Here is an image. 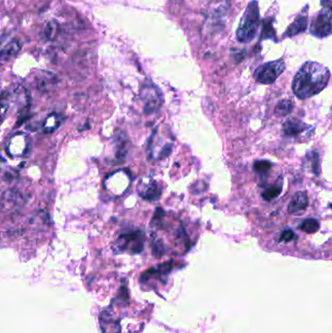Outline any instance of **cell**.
<instances>
[{
    "label": "cell",
    "instance_id": "1",
    "mask_svg": "<svg viewBox=\"0 0 332 333\" xmlns=\"http://www.w3.org/2000/svg\"><path fill=\"white\" fill-rule=\"evenodd\" d=\"M330 79L331 72L328 67L317 62H307L294 76L293 93L301 100L312 98L328 86Z\"/></svg>",
    "mask_w": 332,
    "mask_h": 333
},
{
    "label": "cell",
    "instance_id": "2",
    "mask_svg": "<svg viewBox=\"0 0 332 333\" xmlns=\"http://www.w3.org/2000/svg\"><path fill=\"white\" fill-rule=\"evenodd\" d=\"M260 15L257 1H250L241 19L237 30V39L241 43L250 42L257 34Z\"/></svg>",
    "mask_w": 332,
    "mask_h": 333
},
{
    "label": "cell",
    "instance_id": "3",
    "mask_svg": "<svg viewBox=\"0 0 332 333\" xmlns=\"http://www.w3.org/2000/svg\"><path fill=\"white\" fill-rule=\"evenodd\" d=\"M140 100L143 103L144 113L148 115L157 112L163 103L161 92L150 82H147L142 86L140 90Z\"/></svg>",
    "mask_w": 332,
    "mask_h": 333
},
{
    "label": "cell",
    "instance_id": "4",
    "mask_svg": "<svg viewBox=\"0 0 332 333\" xmlns=\"http://www.w3.org/2000/svg\"><path fill=\"white\" fill-rule=\"evenodd\" d=\"M286 69V63L280 59L269 62L257 67L254 72V78L258 83L272 84Z\"/></svg>",
    "mask_w": 332,
    "mask_h": 333
},
{
    "label": "cell",
    "instance_id": "5",
    "mask_svg": "<svg viewBox=\"0 0 332 333\" xmlns=\"http://www.w3.org/2000/svg\"><path fill=\"white\" fill-rule=\"evenodd\" d=\"M164 134H159V130H156L151 135L149 140L148 151L150 157L161 160L167 157L172 149L171 136H163Z\"/></svg>",
    "mask_w": 332,
    "mask_h": 333
},
{
    "label": "cell",
    "instance_id": "6",
    "mask_svg": "<svg viewBox=\"0 0 332 333\" xmlns=\"http://www.w3.org/2000/svg\"><path fill=\"white\" fill-rule=\"evenodd\" d=\"M144 236L141 231L135 230L126 232L119 236L116 241V249L118 251H130L132 253L140 252L143 249Z\"/></svg>",
    "mask_w": 332,
    "mask_h": 333
},
{
    "label": "cell",
    "instance_id": "7",
    "mask_svg": "<svg viewBox=\"0 0 332 333\" xmlns=\"http://www.w3.org/2000/svg\"><path fill=\"white\" fill-rule=\"evenodd\" d=\"M311 34L318 38H324L332 34V7H325L313 21Z\"/></svg>",
    "mask_w": 332,
    "mask_h": 333
},
{
    "label": "cell",
    "instance_id": "8",
    "mask_svg": "<svg viewBox=\"0 0 332 333\" xmlns=\"http://www.w3.org/2000/svg\"><path fill=\"white\" fill-rule=\"evenodd\" d=\"M29 149V141L28 137L24 133H17L12 136L7 144L8 153L11 156L20 157L25 156Z\"/></svg>",
    "mask_w": 332,
    "mask_h": 333
},
{
    "label": "cell",
    "instance_id": "9",
    "mask_svg": "<svg viewBox=\"0 0 332 333\" xmlns=\"http://www.w3.org/2000/svg\"><path fill=\"white\" fill-rule=\"evenodd\" d=\"M311 128L313 127L297 118H289L283 124V132L285 135L293 137H297L301 133L308 132Z\"/></svg>",
    "mask_w": 332,
    "mask_h": 333
},
{
    "label": "cell",
    "instance_id": "10",
    "mask_svg": "<svg viewBox=\"0 0 332 333\" xmlns=\"http://www.w3.org/2000/svg\"><path fill=\"white\" fill-rule=\"evenodd\" d=\"M137 190H138V194L143 199L154 200V199H157L160 195V189H159L156 181L151 180L148 177L139 181V184L137 186Z\"/></svg>",
    "mask_w": 332,
    "mask_h": 333
},
{
    "label": "cell",
    "instance_id": "11",
    "mask_svg": "<svg viewBox=\"0 0 332 333\" xmlns=\"http://www.w3.org/2000/svg\"><path fill=\"white\" fill-rule=\"evenodd\" d=\"M308 205L309 200L307 193L305 191H298L292 196V199L289 205L288 210L290 214L294 215L302 214L308 208Z\"/></svg>",
    "mask_w": 332,
    "mask_h": 333
},
{
    "label": "cell",
    "instance_id": "12",
    "mask_svg": "<svg viewBox=\"0 0 332 333\" xmlns=\"http://www.w3.org/2000/svg\"><path fill=\"white\" fill-rule=\"evenodd\" d=\"M307 28H308V18L306 15L301 14L288 28V30L284 34V37H292L303 34L307 30Z\"/></svg>",
    "mask_w": 332,
    "mask_h": 333
},
{
    "label": "cell",
    "instance_id": "13",
    "mask_svg": "<svg viewBox=\"0 0 332 333\" xmlns=\"http://www.w3.org/2000/svg\"><path fill=\"white\" fill-rule=\"evenodd\" d=\"M22 49V44L19 40H12L2 47L1 50V60L2 62L9 61L16 57Z\"/></svg>",
    "mask_w": 332,
    "mask_h": 333
},
{
    "label": "cell",
    "instance_id": "14",
    "mask_svg": "<svg viewBox=\"0 0 332 333\" xmlns=\"http://www.w3.org/2000/svg\"><path fill=\"white\" fill-rule=\"evenodd\" d=\"M60 124H61V117L56 113H52L44 121L43 130L45 133H53L59 128Z\"/></svg>",
    "mask_w": 332,
    "mask_h": 333
},
{
    "label": "cell",
    "instance_id": "15",
    "mask_svg": "<svg viewBox=\"0 0 332 333\" xmlns=\"http://www.w3.org/2000/svg\"><path fill=\"white\" fill-rule=\"evenodd\" d=\"M293 106V101L290 100H282L278 102L275 108V113L280 117L287 116L292 111Z\"/></svg>",
    "mask_w": 332,
    "mask_h": 333
},
{
    "label": "cell",
    "instance_id": "16",
    "mask_svg": "<svg viewBox=\"0 0 332 333\" xmlns=\"http://www.w3.org/2000/svg\"><path fill=\"white\" fill-rule=\"evenodd\" d=\"M320 157H319V154L318 152L316 151H311L309 153H307L306 155V162H307V165L310 167V169L316 173L317 175L319 174L320 172Z\"/></svg>",
    "mask_w": 332,
    "mask_h": 333
},
{
    "label": "cell",
    "instance_id": "17",
    "mask_svg": "<svg viewBox=\"0 0 332 333\" xmlns=\"http://www.w3.org/2000/svg\"><path fill=\"white\" fill-rule=\"evenodd\" d=\"M264 39H272L274 41H277L276 39V33L273 28L272 21L267 19L262 22V31L260 34V40Z\"/></svg>",
    "mask_w": 332,
    "mask_h": 333
},
{
    "label": "cell",
    "instance_id": "18",
    "mask_svg": "<svg viewBox=\"0 0 332 333\" xmlns=\"http://www.w3.org/2000/svg\"><path fill=\"white\" fill-rule=\"evenodd\" d=\"M299 229L308 234L316 233L320 229V222L317 219L309 218L299 225Z\"/></svg>",
    "mask_w": 332,
    "mask_h": 333
},
{
    "label": "cell",
    "instance_id": "19",
    "mask_svg": "<svg viewBox=\"0 0 332 333\" xmlns=\"http://www.w3.org/2000/svg\"><path fill=\"white\" fill-rule=\"evenodd\" d=\"M282 190H283L282 182L280 184H275L273 186H270L262 193V198L265 201L274 200L280 196V194L282 193Z\"/></svg>",
    "mask_w": 332,
    "mask_h": 333
},
{
    "label": "cell",
    "instance_id": "20",
    "mask_svg": "<svg viewBox=\"0 0 332 333\" xmlns=\"http://www.w3.org/2000/svg\"><path fill=\"white\" fill-rule=\"evenodd\" d=\"M273 166V164L269 161L266 160H259V161H255L253 164V169L255 172H257L258 174L261 175H265L266 173L271 169V167Z\"/></svg>",
    "mask_w": 332,
    "mask_h": 333
},
{
    "label": "cell",
    "instance_id": "21",
    "mask_svg": "<svg viewBox=\"0 0 332 333\" xmlns=\"http://www.w3.org/2000/svg\"><path fill=\"white\" fill-rule=\"evenodd\" d=\"M295 238V234L290 230V229H287V230H284L282 234H281V237H280V242H285V243H289V242H291L292 240H294Z\"/></svg>",
    "mask_w": 332,
    "mask_h": 333
},
{
    "label": "cell",
    "instance_id": "22",
    "mask_svg": "<svg viewBox=\"0 0 332 333\" xmlns=\"http://www.w3.org/2000/svg\"><path fill=\"white\" fill-rule=\"evenodd\" d=\"M322 5L325 7H329L332 5V0H322Z\"/></svg>",
    "mask_w": 332,
    "mask_h": 333
},
{
    "label": "cell",
    "instance_id": "23",
    "mask_svg": "<svg viewBox=\"0 0 332 333\" xmlns=\"http://www.w3.org/2000/svg\"><path fill=\"white\" fill-rule=\"evenodd\" d=\"M330 208H332V204H330Z\"/></svg>",
    "mask_w": 332,
    "mask_h": 333
}]
</instances>
